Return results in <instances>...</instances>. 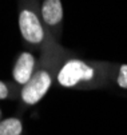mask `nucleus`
<instances>
[{
    "label": "nucleus",
    "instance_id": "nucleus-2",
    "mask_svg": "<svg viewBox=\"0 0 127 135\" xmlns=\"http://www.w3.org/2000/svg\"><path fill=\"white\" fill-rule=\"evenodd\" d=\"M51 83L52 79L47 71H38L35 75L31 76V79L26 84H23L22 94H20L22 100L28 106L39 103L44 98L47 91L50 90Z\"/></svg>",
    "mask_w": 127,
    "mask_h": 135
},
{
    "label": "nucleus",
    "instance_id": "nucleus-8",
    "mask_svg": "<svg viewBox=\"0 0 127 135\" xmlns=\"http://www.w3.org/2000/svg\"><path fill=\"white\" fill-rule=\"evenodd\" d=\"M7 96H8V87L6 86V83H4V82L0 80V100L6 99Z\"/></svg>",
    "mask_w": 127,
    "mask_h": 135
},
{
    "label": "nucleus",
    "instance_id": "nucleus-7",
    "mask_svg": "<svg viewBox=\"0 0 127 135\" xmlns=\"http://www.w3.org/2000/svg\"><path fill=\"white\" fill-rule=\"evenodd\" d=\"M116 83L120 88L127 90V64H122L119 67V74L116 78Z\"/></svg>",
    "mask_w": 127,
    "mask_h": 135
},
{
    "label": "nucleus",
    "instance_id": "nucleus-5",
    "mask_svg": "<svg viewBox=\"0 0 127 135\" xmlns=\"http://www.w3.org/2000/svg\"><path fill=\"white\" fill-rule=\"evenodd\" d=\"M43 20L48 26H56L63 19V7L60 0H44L42 7Z\"/></svg>",
    "mask_w": 127,
    "mask_h": 135
},
{
    "label": "nucleus",
    "instance_id": "nucleus-3",
    "mask_svg": "<svg viewBox=\"0 0 127 135\" xmlns=\"http://www.w3.org/2000/svg\"><path fill=\"white\" fill-rule=\"evenodd\" d=\"M19 30L22 36L32 44H39L44 39V30L39 22L38 16L32 11L24 9L19 15Z\"/></svg>",
    "mask_w": 127,
    "mask_h": 135
},
{
    "label": "nucleus",
    "instance_id": "nucleus-1",
    "mask_svg": "<svg viewBox=\"0 0 127 135\" xmlns=\"http://www.w3.org/2000/svg\"><path fill=\"white\" fill-rule=\"evenodd\" d=\"M95 76V70L79 59H71L66 62L58 72L56 80L62 87L71 88L80 83L92 80Z\"/></svg>",
    "mask_w": 127,
    "mask_h": 135
},
{
    "label": "nucleus",
    "instance_id": "nucleus-4",
    "mask_svg": "<svg viewBox=\"0 0 127 135\" xmlns=\"http://www.w3.org/2000/svg\"><path fill=\"white\" fill-rule=\"evenodd\" d=\"M33 67H35V57L30 52H23L19 55L17 60L13 66L12 70V75L16 83L19 84H26L32 76L33 72Z\"/></svg>",
    "mask_w": 127,
    "mask_h": 135
},
{
    "label": "nucleus",
    "instance_id": "nucleus-9",
    "mask_svg": "<svg viewBox=\"0 0 127 135\" xmlns=\"http://www.w3.org/2000/svg\"><path fill=\"white\" fill-rule=\"evenodd\" d=\"M0 117H2V110H0Z\"/></svg>",
    "mask_w": 127,
    "mask_h": 135
},
{
    "label": "nucleus",
    "instance_id": "nucleus-6",
    "mask_svg": "<svg viewBox=\"0 0 127 135\" xmlns=\"http://www.w3.org/2000/svg\"><path fill=\"white\" fill-rule=\"evenodd\" d=\"M23 123L19 118H7L0 120V135H22Z\"/></svg>",
    "mask_w": 127,
    "mask_h": 135
}]
</instances>
